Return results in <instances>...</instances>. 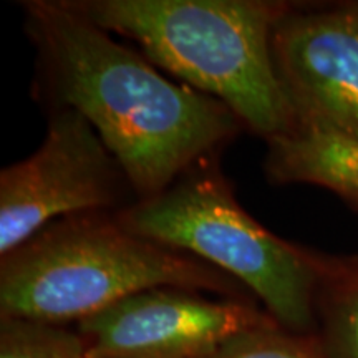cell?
<instances>
[{"label":"cell","mask_w":358,"mask_h":358,"mask_svg":"<svg viewBox=\"0 0 358 358\" xmlns=\"http://www.w3.org/2000/svg\"><path fill=\"white\" fill-rule=\"evenodd\" d=\"M266 171L282 185L325 187L358 209L357 138L332 129L297 127L267 141Z\"/></svg>","instance_id":"obj_8"},{"label":"cell","mask_w":358,"mask_h":358,"mask_svg":"<svg viewBox=\"0 0 358 358\" xmlns=\"http://www.w3.org/2000/svg\"><path fill=\"white\" fill-rule=\"evenodd\" d=\"M272 58L299 127L358 140V2H287Z\"/></svg>","instance_id":"obj_6"},{"label":"cell","mask_w":358,"mask_h":358,"mask_svg":"<svg viewBox=\"0 0 358 358\" xmlns=\"http://www.w3.org/2000/svg\"><path fill=\"white\" fill-rule=\"evenodd\" d=\"M208 358H329L320 343L277 322L256 327L227 340Z\"/></svg>","instance_id":"obj_11"},{"label":"cell","mask_w":358,"mask_h":358,"mask_svg":"<svg viewBox=\"0 0 358 358\" xmlns=\"http://www.w3.org/2000/svg\"><path fill=\"white\" fill-rule=\"evenodd\" d=\"M133 234L211 264L248 287L280 327L302 334L313 322L320 254L280 239L237 203L208 158L166 191L116 211Z\"/></svg>","instance_id":"obj_4"},{"label":"cell","mask_w":358,"mask_h":358,"mask_svg":"<svg viewBox=\"0 0 358 358\" xmlns=\"http://www.w3.org/2000/svg\"><path fill=\"white\" fill-rule=\"evenodd\" d=\"M320 295L329 358H358V257L320 254Z\"/></svg>","instance_id":"obj_9"},{"label":"cell","mask_w":358,"mask_h":358,"mask_svg":"<svg viewBox=\"0 0 358 358\" xmlns=\"http://www.w3.org/2000/svg\"><path fill=\"white\" fill-rule=\"evenodd\" d=\"M85 19L140 45L187 87L216 98L264 140L292 133L297 116L272 58V30L287 2L66 0Z\"/></svg>","instance_id":"obj_2"},{"label":"cell","mask_w":358,"mask_h":358,"mask_svg":"<svg viewBox=\"0 0 358 358\" xmlns=\"http://www.w3.org/2000/svg\"><path fill=\"white\" fill-rule=\"evenodd\" d=\"M237 295L211 264L124 229L113 213L58 219L0 261V319L65 325L143 290Z\"/></svg>","instance_id":"obj_3"},{"label":"cell","mask_w":358,"mask_h":358,"mask_svg":"<svg viewBox=\"0 0 358 358\" xmlns=\"http://www.w3.org/2000/svg\"><path fill=\"white\" fill-rule=\"evenodd\" d=\"M24 7L53 105L92 124L138 199L166 191L243 127L224 103L168 80L66 0Z\"/></svg>","instance_id":"obj_1"},{"label":"cell","mask_w":358,"mask_h":358,"mask_svg":"<svg viewBox=\"0 0 358 358\" xmlns=\"http://www.w3.org/2000/svg\"><path fill=\"white\" fill-rule=\"evenodd\" d=\"M127 187L92 124L75 110L55 108L38 150L0 173V257L58 219L110 213Z\"/></svg>","instance_id":"obj_5"},{"label":"cell","mask_w":358,"mask_h":358,"mask_svg":"<svg viewBox=\"0 0 358 358\" xmlns=\"http://www.w3.org/2000/svg\"><path fill=\"white\" fill-rule=\"evenodd\" d=\"M0 358H88L78 332L65 325L0 319Z\"/></svg>","instance_id":"obj_10"},{"label":"cell","mask_w":358,"mask_h":358,"mask_svg":"<svg viewBox=\"0 0 358 358\" xmlns=\"http://www.w3.org/2000/svg\"><path fill=\"white\" fill-rule=\"evenodd\" d=\"M274 322L234 299L159 287L78 322L77 332L88 358H208L237 334Z\"/></svg>","instance_id":"obj_7"}]
</instances>
